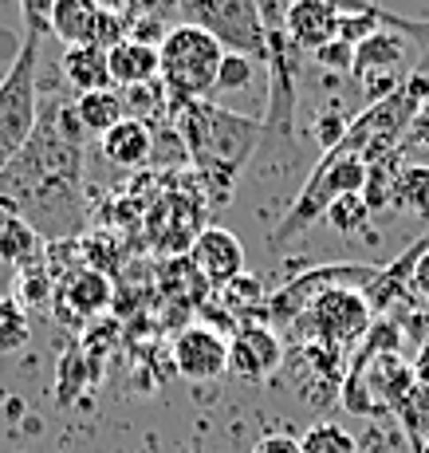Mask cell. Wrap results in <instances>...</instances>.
Segmentation results:
<instances>
[{
	"mask_svg": "<svg viewBox=\"0 0 429 453\" xmlns=\"http://www.w3.org/2000/svg\"><path fill=\"white\" fill-rule=\"evenodd\" d=\"M75 103L51 99L28 146L0 173V197L48 241H67L83 225V134Z\"/></svg>",
	"mask_w": 429,
	"mask_h": 453,
	"instance_id": "cell-1",
	"label": "cell"
},
{
	"mask_svg": "<svg viewBox=\"0 0 429 453\" xmlns=\"http://www.w3.org/2000/svg\"><path fill=\"white\" fill-rule=\"evenodd\" d=\"M181 142L189 162L197 165L205 189L213 194V205H221L233 194L241 170L257 154L264 123L249 115H236L229 107H217L209 99L181 103Z\"/></svg>",
	"mask_w": 429,
	"mask_h": 453,
	"instance_id": "cell-2",
	"label": "cell"
},
{
	"mask_svg": "<svg viewBox=\"0 0 429 453\" xmlns=\"http://www.w3.org/2000/svg\"><path fill=\"white\" fill-rule=\"evenodd\" d=\"M225 48L197 24H178L157 43V83L170 91V103H197L217 91Z\"/></svg>",
	"mask_w": 429,
	"mask_h": 453,
	"instance_id": "cell-3",
	"label": "cell"
},
{
	"mask_svg": "<svg viewBox=\"0 0 429 453\" xmlns=\"http://www.w3.org/2000/svg\"><path fill=\"white\" fill-rule=\"evenodd\" d=\"M366 178H371V165L355 154H343L339 146H331L327 154L319 158V165L308 173L295 205L284 213V221L272 229V245H284V241L300 237L303 229H311L319 217H327V209L347 194H363Z\"/></svg>",
	"mask_w": 429,
	"mask_h": 453,
	"instance_id": "cell-4",
	"label": "cell"
},
{
	"mask_svg": "<svg viewBox=\"0 0 429 453\" xmlns=\"http://www.w3.org/2000/svg\"><path fill=\"white\" fill-rule=\"evenodd\" d=\"M40 36H24L0 80V173L16 154L28 146L32 130L40 123Z\"/></svg>",
	"mask_w": 429,
	"mask_h": 453,
	"instance_id": "cell-5",
	"label": "cell"
},
{
	"mask_svg": "<svg viewBox=\"0 0 429 453\" xmlns=\"http://www.w3.org/2000/svg\"><path fill=\"white\" fill-rule=\"evenodd\" d=\"M429 91L425 75H410L402 87H394L390 95H382L379 103H374L371 111H363V115L355 119L351 127L339 134V150L343 154H355V158H363L366 165H374L379 158H387L390 146L402 138V130L414 123L418 107H422V95Z\"/></svg>",
	"mask_w": 429,
	"mask_h": 453,
	"instance_id": "cell-6",
	"label": "cell"
},
{
	"mask_svg": "<svg viewBox=\"0 0 429 453\" xmlns=\"http://www.w3.org/2000/svg\"><path fill=\"white\" fill-rule=\"evenodd\" d=\"M186 24H197L233 56H249L268 64V28L260 16V0H181Z\"/></svg>",
	"mask_w": 429,
	"mask_h": 453,
	"instance_id": "cell-7",
	"label": "cell"
},
{
	"mask_svg": "<svg viewBox=\"0 0 429 453\" xmlns=\"http://www.w3.org/2000/svg\"><path fill=\"white\" fill-rule=\"evenodd\" d=\"M371 316H374V308H371V300H366V292L331 288L295 319V327H300L303 339L315 343L319 351L339 355V351H347V347H355L358 339L371 331Z\"/></svg>",
	"mask_w": 429,
	"mask_h": 453,
	"instance_id": "cell-8",
	"label": "cell"
},
{
	"mask_svg": "<svg viewBox=\"0 0 429 453\" xmlns=\"http://www.w3.org/2000/svg\"><path fill=\"white\" fill-rule=\"evenodd\" d=\"M379 273H382L379 265H351V260H347V265H323V268H311V273H300L295 280H287L284 288L264 296V303H260V319H264L268 327L272 324H295V319H300L323 292H331V288L366 292L374 280H379Z\"/></svg>",
	"mask_w": 429,
	"mask_h": 453,
	"instance_id": "cell-9",
	"label": "cell"
},
{
	"mask_svg": "<svg viewBox=\"0 0 429 453\" xmlns=\"http://www.w3.org/2000/svg\"><path fill=\"white\" fill-rule=\"evenodd\" d=\"M173 367L181 379L213 382L229 374V339L209 324H194L173 339Z\"/></svg>",
	"mask_w": 429,
	"mask_h": 453,
	"instance_id": "cell-10",
	"label": "cell"
},
{
	"mask_svg": "<svg viewBox=\"0 0 429 453\" xmlns=\"http://www.w3.org/2000/svg\"><path fill=\"white\" fill-rule=\"evenodd\" d=\"M189 265L205 284L213 288H229L233 280L244 276V245L229 229H201L189 245Z\"/></svg>",
	"mask_w": 429,
	"mask_h": 453,
	"instance_id": "cell-11",
	"label": "cell"
},
{
	"mask_svg": "<svg viewBox=\"0 0 429 453\" xmlns=\"http://www.w3.org/2000/svg\"><path fill=\"white\" fill-rule=\"evenodd\" d=\"M339 40V8L331 0H295L284 16V48L287 51H319Z\"/></svg>",
	"mask_w": 429,
	"mask_h": 453,
	"instance_id": "cell-12",
	"label": "cell"
},
{
	"mask_svg": "<svg viewBox=\"0 0 429 453\" xmlns=\"http://www.w3.org/2000/svg\"><path fill=\"white\" fill-rule=\"evenodd\" d=\"M107 303H111V280L103 273H95V268H72V273H64L56 284V296H51V308L67 324H83V319L99 316Z\"/></svg>",
	"mask_w": 429,
	"mask_h": 453,
	"instance_id": "cell-13",
	"label": "cell"
},
{
	"mask_svg": "<svg viewBox=\"0 0 429 453\" xmlns=\"http://www.w3.org/2000/svg\"><path fill=\"white\" fill-rule=\"evenodd\" d=\"M280 359H284V347H280V335L268 324H252L249 319L229 343V371L249 382L268 379L280 367Z\"/></svg>",
	"mask_w": 429,
	"mask_h": 453,
	"instance_id": "cell-14",
	"label": "cell"
},
{
	"mask_svg": "<svg viewBox=\"0 0 429 453\" xmlns=\"http://www.w3.org/2000/svg\"><path fill=\"white\" fill-rule=\"evenodd\" d=\"M410 51V40L394 28H379L374 36H366L363 43L355 48V64H351V75L358 83H374V80H390L394 67L406 59ZM394 87V80H390Z\"/></svg>",
	"mask_w": 429,
	"mask_h": 453,
	"instance_id": "cell-15",
	"label": "cell"
},
{
	"mask_svg": "<svg viewBox=\"0 0 429 453\" xmlns=\"http://www.w3.org/2000/svg\"><path fill=\"white\" fill-rule=\"evenodd\" d=\"M59 72H64V80L75 87V95L107 91V87H115V83H111V56H107V48H99V43L64 48Z\"/></svg>",
	"mask_w": 429,
	"mask_h": 453,
	"instance_id": "cell-16",
	"label": "cell"
},
{
	"mask_svg": "<svg viewBox=\"0 0 429 453\" xmlns=\"http://www.w3.org/2000/svg\"><path fill=\"white\" fill-rule=\"evenodd\" d=\"M0 260L8 268H16V273H28V268L43 265V237L12 205L0 217Z\"/></svg>",
	"mask_w": 429,
	"mask_h": 453,
	"instance_id": "cell-17",
	"label": "cell"
},
{
	"mask_svg": "<svg viewBox=\"0 0 429 453\" xmlns=\"http://www.w3.org/2000/svg\"><path fill=\"white\" fill-rule=\"evenodd\" d=\"M154 154V134L142 119H122L119 127H111L103 134V158L122 165V170H134Z\"/></svg>",
	"mask_w": 429,
	"mask_h": 453,
	"instance_id": "cell-18",
	"label": "cell"
},
{
	"mask_svg": "<svg viewBox=\"0 0 429 453\" xmlns=\"http://www.w3.org/2000/svg\"><path fill=\"white\" fill-rule=\"evenodd\" d=\"M111 56V83L119 87H150L157 80V48L138 40H122L107 51Z\"/></svg>",
	"mask_w": 429,
	"mask_h": 453,
	"instance_id": "cell-19",
	"label": "cell"
},
{
	"mask_svg": "<svg viewBox=\"0 0 429 453\" xmlns=\"http://www.w3.org/2000/svg\"><path fill=\"white\" fill-rule=\"evenodd\" d=\"M75 119L83 130H91V134H107L111 127H119L126 115V99L115 91V87H107V91H87V95H75Z\"/></svg>",
	"mask_w": 429,
	"mask_h": 453,
	"instance_id": "cell-20",
	"label": "cell"
},
{
	"mask_svg": "<svg viewBox=\"0 0 429 453\" xmlns=\"http://www.w3.org/2000/svg\"><path fill=\"white\" fill-rule=\"evenodd\" d=\"M28 339H32L28 308H24L16 296H0V355L20 351Z\"/></svg>",
	"mask_w": 429,
	"mask_h": 453,
	"instance_id": "cell-21",
	"label": "cell"
},
{
	"mask_svg": "<svg viewBox=\"0 0 429 453\" xmlns=\"http://www.w3.org/2000/svg\"><path fill=\"white\" fill-rule=\"evenodd\" d=\"M303 453H358V441L339 422H315L300 438Z\"/></svg>",
	"mask_w": 429,
	"mask_h": 453,
	"instance_id": "cell-22",
	"label": "cell"
},
{
	"mask_svg": "<svg viewBox=\"0 0 429 453\" xmlns=\"http://www.w3.org/2000/svg\"><path fill=\"white\" fill-rule=\"evenodd\" d=\"M394 205L429 213V170H425V165H410V170L398 173V186H394Z\"/></svg>",
	"mask_w": 429,
	"mask_h": 453,
	"instance_id": "cell-23",
	"label": "cell"
},
{
	"mask_svg": "<svg viewBox=\"0 0 429 453\" xmlns=\"http://www.w3.org/2000/svg\"><path fill=\"white\" fill-rule=\"evenodd\" d=\"M366 217H371V205H366L363 194H347V197H339V202L327 209L331 229L343 233V237H355V233H363Z\"/></svg>",
	"mask_w": 429,
	"mask_h": 453,
	"instance_id": "cell-24",
	"label": "cell"
},
{
	"mask_svg": "<svg viewBox=\"0 0 429 453\" xmlns=\"http://www.w3.org/2000/svg\"><path fill=\"white\" fill-rule=\"evenodd\" d=\"M379 20L382 28H394L402 32V36L410 40V48H418V56L429 64V20H414V16H398V12H387V8H379Z\"/></svg>",
	"mask_w": 429,
	"mask_h": 453,
	"instance_id": "cell-25",
	"label": "cell"
},
{
	"mask_svg": "<svg viewBox=\"0 0 429 453\" xmlns=\"http://www.w3.org/2000/svg\"><path fill=\"white\" fill-rule=\"evenodd\" d=\"M249 83H252V59L225 51L221 75H217V91H236V87H249Z\"/></svg>",
	"mask_w": 429,
	"mask_h": 453,
	"instance_id": "cell-26",
	"label": "cell"
},
{
	"mask_svg": "<svg viewBox=\"0 0 429 453\" xmlns=\"http://www.w3.org/2000/svg\"><path fill=\"white\" fill-rule=\"evenodd\" d=\"M59 0H20V16H24V28L32 32V36H48V24H51V12H56Z\"/></svg>",
	"mask_w": 429,
	"mask_h": 453,
	"instance_id": "cell-27",
	"label": "cell"
},
{
	"mask_svg": "<svg viewBox=\"0 0 429 453\" xmlns=\"http://www.w3.org/2000/svg\"><path fill=\"white\" fill-rule=\"evenodd\" d=\"M315 59H319L323 67H339V72H351V64H355V48H351V43H343V40H331L327 48L315 51Z\"/></svg>",
	"mask_w": 429,
	"mask_h": 453,
	"instance_id": "cell-28",
	"label": "cell"
},
{
	"mask_svg": "<svg viewBox=\"0 0 429 453\" xmlns=\"http://www.w3.org/2000/svg\"><path fill=\"white\" fill-rule=\"evenodd\" d=\"M410 252H414V265H410V288L422 296V300H429V249H425V241L414 245Z\"/></svg>",
	"mask_w": 429,
	"mask_h": 453,
	"instance_id": "cell-29",
	"label": "cell"
},
{
	"mask_svg": "<svg viewBox=\"0 0 429 453\" xmlns=\"http://www.w3.org/2000/svg\"><path fill=\"white\" fill-rule=\"evenodd\" d=\"M252 453H303V449H300V438H292V434H264L252 446Z\"/></svg>",
	"mask_w": 429,
	"mask_h": 453,
	"instance_id": "cell-30",
	"label": "cell"
},
{
	"mask_svg": "<svg viewBox=\"0 0 429 453\" xmlns=\"http://www.w3.org/2000/svg\"><path fill=\"white\" fill-rule=\"evenodd\" d=\"M91 4H99L103 12H119V16L130 12V0H91Z\"/></svg>",
	"mask_w": 429,
	"mask_h": 453,
	"instance_id": "cell-31",
	"label": "cell"
}]
</instances>
